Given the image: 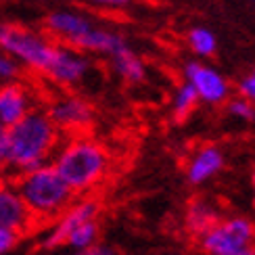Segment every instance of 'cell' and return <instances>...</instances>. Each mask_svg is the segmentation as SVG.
<instances>
[{"label":"cell","instance_id":"cell-29","mask_svg":"<svg viewBox=\"0 0 255 255\" xmlns=\"http://www.w3.org/2000/svg\"><path fill=\"white\" fill-rule=\"evenodd\" d=\"M249 2H255V0H249Z\"/></svg>","mask_w":255,"mask_h":255},{"label":"cell","instance_id":"cell-15","mask_svg":"<svg viewBox=\"0 0 255 255\" xmlns=\"http://www.w3.org/2000/svg\"><path fill=\"white\" fill-rule=\"evenodd\" d=\"M111 59V65L113 69L120 73V76L126 80V82H130V84H138V82H142L144 80V63L142 59L136 55V52L130 48V46H124L122 50H118Z\"/></svg>","mask_w":255,"mask_h":255},{"label":"cell","instance_id":"cell-13","mask_svg":"<svg viewBox=\"0 0 255 255\" xmlns=\"http://www.w3.org/2000/svg\"><path fill=\"white\" fill-rule=\"evenodd\" d=\"M224 167V153L218 146H201L199 151L190 157L188 167H186V178L190 184H205L207 180L218 176Z\"/></svg>","mask_w":255,"mask_h":255},{"label":"cell","instance_id":"cell-2","mask_svg":"<svg viewBox=\"0 0 255 255\" xmlns=\"http://www.w3.org/2000/svg\"><path fill=\"white\" fill-rule=\"evenodd\" d=\"M52 165L57 167V172L71 186L73 193L84 195L99 186L103 178L109 174L111 155L101 142L78 134L57 148Z\"/></svg>","mask_w":255,"mask_h":255},{"label":"cell","instance_id":"cell-8","mask_svg":"<svg viewBox=\"0 0 255 255\" xmlns=\"http://www.w3.org/2000/svg\"><path fill=\"white\" fill-rule=\"evenodd\" d=\"M88 69H90V61L82 50L59 42L57 52L52 57L44 76L50 82L59 84V86L69 88V86H76L78 82H82L84 76L88 73Z\"/></svg>","mask_w":255,"mask_h":255},{"label":"cell","instance_id":"cell-16","mask_svg":"<svg viewBox=\"0 0 255 255\" xmlns=\"http://www.w3.org/2000/svg\"><path fill=\"white\" fill-rule=\"evenodd\" d=\"M99 235H101L99 222H97V218H92V220H86V222H80V224L69 232L65 245H69L73 251L86 249V247H92L94 243L99 241Z\"/></svg>","mask_w":255,"mask_h":255},{"label":"cell","instance_id":"cell-3","mask_svg":"<svg viewBox=\"0 0 255 255\" xmlns=\"http://www.w3.org/2000/svg\"><path fill=\"white\" fill-rule=\"evenodd\" d=\"M8 182L15 184L17 193L25 201L29 214L34 216L36 224L57 220L76 201V193L52 163L29 169V172L8 180Z\"/></svg>","mask_w":255,"mask_h":255},{"label":"cell","instance_id":"cell-10","mask_svg":"<svg viewBox=\"0 0 255 255\" xmlns=\"http://www.w3.org/2000/svg\"><path fill=\"white\" fill-rule=\"evenodd\" d=\"M36 224L34 216L29 214L25 201L21 199L13 182L0 184V228L13 230L17 235L31 230Z\"/></svg>","mask_w":255,"mask_h":255},{"label":"cell","instance_id":"cell-23","mask_svg":"<svg viewBox=\"0 0 255 255\" xmlns=\"http://www.w3.org/2000/svg\"><path fill=\"white\" fill-rule=\"evenodd\" d=\"M6 144H8V128L0 124V174L6 167Z\"/></svg>","mask_w":255,"mask_h":255},{"label":"cell","instance_id":"cell-26","mask_svg":"<svg viewBox=\"0 0 255 255\" xmlns=\"http://www.w3.org/2000/svg\"><path fill=\"white\" fill-rule=\"evenodd\" d=\"M251 184H253V190H255V172H253V176H251ZM253 205H255V197H253Z\"/></svg>","mask_w":255,"mask_h":255},{"label":"cell","instance_id":"cell-5","mask_svg":"<svg viewBox=\"0 0 255 255\" xmlns=\"http://www.w3.org/2000/svg\"><path fill=\"white\" fill-rule=\"evenodd\" d=\"M199 239L207 255H255V226L247 218L218 220Z\"/></svg>","mask_w":255,"mask_h":255},{"label":"cell","instance_id":"cell-1","mask_svg":"<svg viewBox=\"0 0 255 255\" xmlns=\"http://www.w3.org/2000/svg\"><path fill=\"white\" fill-rule=\"evenodd\" d=\"M63 132L55 126L46 111L34 109L23 120H19L8 128L6 144V167L8 180L48 163L61 146Z\"/></svg>","mask_w":255,"mask_h":255},{"label":"cell","instance_id":"cell-22","mask_svg":"<svg viewBox=\"0 0 255 255\" xmlns=\"http://www.w3.org/2000/svg\"><path fill=\"white\" fill-rule=\"evenodd\" d=\"M239 92H241V97L255 103V76L253 73H249V76H245L239 82Z\"/></svg>","mask_w":255,"mask_h":255},{"label":"cell","instance_id":"cell-17","mask_svg":"<svg viewBox=\"0 0 255 255\" xmlns=\"http://www.w3.org/2000/svg\"><path fill=\"white\" fill-rule=\"evenodd\" d=\"M199 103H201V101H199V94H197V90H195L193 86H190L188 82L180 84L178 90L174 92V101H172V111H174V118H176L178 122L186 120L188 115L195 111V107H197Z\"/></svg>","mask_w":255,"mask_h":255},{"label":"cell","instance_id":"cell-21","mask_svg":"<svg viewBox=\"0 0 255 255\" xmlns=\"http://www.w3.org/2000/svg\"><path fill=\"white\" fill-rule=\"evenodd\" d=\"M19 237L17 232L13 230H6V228H0V255L8 253L10 249H15V245L19 243Z\"/></svg>","mask_w":255,"mask_h":255},{"label":"cell","instance_id":"cell-18","mask_svg":"<svg viewBox=\"0 0 255 255\" xmlns=\"http://www.w3.org/2000/svg\"><path fill=\"white\" fill-rule=\"evenodd\" d=\"M188 46L199 57H211L218 48V40L207 27H193L188 31Z\"/></svg>","mask_w":255,"mask_h":255},{"label":"cell","instance_id":"cell-12","mask_svg":"<svg viewBox=\"0 0 255 255\" xmlns=\"http://www.w3.org/2000/svg\"><path fill=\"white\" fill-rule=\"evenodd\" d=\"M34 111V97L27 86L15 82L0 84V124L10 128Z\"/></svg>","mask_w":255,"mask_h":255},{"label":"cell","instance_id":"cell-27","mask_svg":"<svg viewBox=\"0 0 255 255\" xmlns=\"http://www.w3.org/2000/svg\"><path fill=\"white\" fill-rule=\"evenodd\" d=\"M251 73H253V76H255V69H253V71H251Z\"/></svg>","mask_w":255,"mask_h":255},{"label":"cell","instance_id":"cell-7","mask_svg":"<svg viewBox=\"0 0 255 255\" xmlns=\"http://www.w3.org/2000/svg\"><path fill=\"white\" fill-rule=\"evenodd\" d=\"M184 82H188L199 94V101L207 105H222L230 97V84L222 73L201 61H188L184 69Z\"/></svg>","mask_w":255,"mask_h":255},{"label":"cell","instance_id":"cell-6","mask_svg":"<svg viewBox=\"0 0 255 255\" xmlns=\"http://www.w3.org/2000/svg\"><path fill=\"white\" fill-rule=\"evenodd\" d=\"M46 113L61 132L80 134L86 132L94 122V109L92 105L78 97V94H61V97L52 99Z\"/></svg>","mask_w":255,"mask_h":255},{"label":"cell","instance_id":"cell-25","mask_svg":"<svg viewBox=\"0 0 255 255\" xmlns=\"http://www.w3.org/2000/svg\"><path fill=\"white\" fill-rule=\"evenodd\" d=\"M88 2L97 4V6H107V8H122L130 2V0H88Z\"/></svg>","mask_w":255,"mask_h":255},{"label":"cell","instance_id":"cell-24","mask_svg":"<svg viewBox=\"0 0 255 255\" xmlns=\"http://www.w3.org/2000/svg\"><path fill=\"white\" fill-rule=\"evenodd\" d=\"M73 255H115L113 253V249H109V247H105V245H97L94 243L92 247H86V249H80V251H76Z\"/></svg>","mask_w":255,"mask_h":255},{"label":"cell","instance_id":"cell-19","mask_svg":"<svg viewBox=\"0 0 255 255\" xmlns=\"http://www.w3.org/2000/svg\"><path fill=\"white\" fill-rule=\"evenodd\" d=\"M228 113L232 118L243 120V122H253L255 120V103H251L245 97H237V99H230L226 105Z\"/></svg>","mask_w":255,"mask_h":255},{"label":"cell","instance_id":"cell-9","mask_svg":"<svg viewBox=\"0 0 255 255\" xmlns=\"http://www.w3.org/2000/svg\"><path fill=\"white\" fill-rule=\"evenodd\" d=\"M99 216V203L94 199H84V201H73V203L63 211V214L52 220V226L48 230V235L42 241V247L44 249H57L63 247L67 241V235L76 228L80 222H86Z\"/></svg>","mask_w":255,"mask_h":255},{"label":"cell","instance_id":"cell-14","mask_svg":"<svg viewBox=\"0 0 255 255\" xmlns=\"http://www.w3.org/2000/svg\"><path fill=\"white\" fill-rule=\"evenodd\" d=\"M218 220H220L218 209L205 199L190 201V205L186 207V228L197 237L203 235V232L214 226Z\"/></svg>","mask_w":255,"mask_h":255},{"label":"cell","instance_id":"cell-11","mask_svg":"<svg viewBox=\"0 0 255 255\" xmlns=\"http://www.w3.org/2000/svg\"><path fill=\"white\" fill-rule=\"evenodd\" d=\"M92 25L94 21L78 13V10H52L44 19V27L48 34L73 48L78 46V42L84 38V34L92 29Z\"/></svg>","mask_w":255,"mask_h":255},{"label":"cell","instance_id":"cell-28","mask_svg":"<svg viewBox=\"0 0 255 255\" xmlns=\"http://www.w3.org/2000/svg\"><path fill=\"white\" fill-rule=\"evenodd\" d=\"M0 184H2V178H0Z\"/></svg>","mask_w":255,"mask_h":255},{"label":"cell","instance_id":"cell-4","mask_svg":"<svg viewBox=\"0 0 255 255\" xmlns=\"http://www.w3.org/2000/svg\"><path fill=\"white\" fill-rule=\"evenodd\" d=\"M57 46L59 42H52L40 31L13 23H0V50L8 52L21 65L38 71L42 76L46 73L52 57H55Z\"/></svg>","mask_w":255,"mask_h":255},{"label":"cell","instance_id":"cell-20","mask_svg":"<svg viewBox=\"0 0 255 255\" xmlns=\"http://www.w3.org/2000/svg\"><path fill=\"white\" fill-rule=\"evenodd\" d=\"M21 76V63L10 57L8 52L0 50V84H8L15 82Z\"/></svg>","mask_w":255,"mask_h":255}]
</instances>
